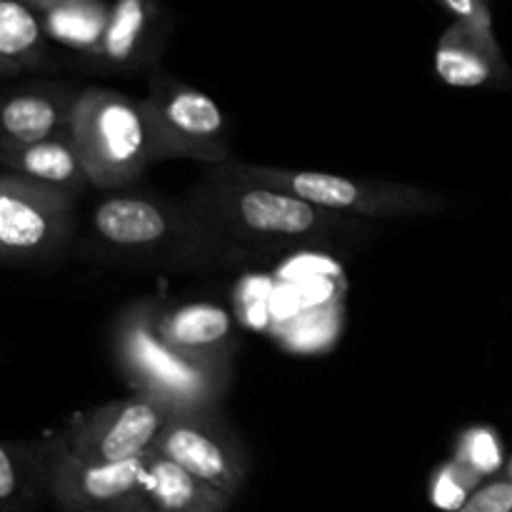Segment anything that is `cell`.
I'll return each mask as SVG.
<instances>
[{"instance_id": "cell-1", "label": "cell", "mask_w": 512, "mask_h": 512, "mask_svg": "<svg viewBox=\"0 0 512 512\" xmlns=\"http://www.w3.org/2000/svg\"><path fill=\"white\" fill-rule=\"evenodd\" d=\"M183 203L195 218L230 250L265 248V245L323 243L360 233L353 218L328 213L273 185L235 175L223 165L205 173Z\"/></svg>"}, {"instance_id": "cell-2", "label": "cell", "mask_w": 512, "mask_h": 512, "mask_svg": "<svg viewBox=\"0 0 512 512\" xmlns=\"http://www.w3.org/2000/svg\"><path fill=\"white\" fill-rule=\"evenodd\" d=\"M158 303L145 300L115 323L113 355L130 393L153 398L170 410L218 408L233 380V363L198 358L165 343L155 328Z\"/></svg>"}, {"instance_id": "cell-3", "label": "cell", "mask_w": 512, "mask_h": 512, "mask_svg": "<svg viewBox=\"0 0 512 512\" xmlns=\"http://www.w3.org/2000/svg\"><path fill=\"white\" fill-rule=\"evenodd\" d=\"M95 240L118 258L155 263H200L233 250L220 243L183 200L113 193L90 215Z\"/></svg>"}, {"instance_id": "cell-4", "label": "cell", "mask_w": 512, "mask_h": 512, "mask_svg": "<svg viewBox=\"0 0 512 512\" xmlns=\"http://www.w3.org/2000/svg\"><path fill=\"white\" fill-rule=\"evenodd\" d=\"M70 138L90 185L100 190L125 188L163 160L143 100L120 90H80L70 118Z\"/></svg>"}, {"instance_id": "cell-5", "label": "cell", "mask_w": 512, "mask_h": 512, "mask_svg": "<svg viewBox=\"0 0 512 512\" xmlns=\"http://www.w3.org/2000/svg\"><path fill=\"white\" fill-rule=\"evenodd\" d=\"M225 170L255 183L273 185L305 203L343 218H413V215H438L448 210V198L423 185L398 183V180L350 178V175L323 173V170H293L275 165H255L225 160Z\"/></svg>"}, {"instance_id": "cell-6", "label": "cell", "mask_w": 512, "mask_h": 512, "mask_svg": "<svg viewBox=\"0 0 512 512\" xmlns=\"http://www.w3.org/2000/svg\"><path fill=\"white\" fill-rule=\"evenodd\" d=\"M140 100L163 160H198L210 168L230 160L228 120L208 93L155 68Z\"/></svg>"}, {"instance_id": "cell-7", "label": "cell", "mask_w": 512, "mask_h": 512, "mask_svg": "<svg viewBox=\"0 0 512 512\" xmlns=\"http://www.w3.org/2000/svg\"><path fill=\"white\" fill-rule=\"evenodd\" d=\"M75 198L15 173L0 175V263L55 258L73 238Z\"/></svg>"}, {"instance_id": "cell-8", "label": "cell", "mask_w": 512, "mask_h": 512, "mask_svg": "<svg viewBox=\"0 0 512 512\" xmlns=\"http://www.w3.org/2000/svg\"><path fill=\"white\" fill-rule=\"evenodd\" d=\"M153 450L233 500L248 480V453L218 408L173 410Z\"/></svg>"}, {"instance_id": "cell-9", "label": "cell", "mask_w": 512, "mask_h": 512, "mask_svg": "<svg viewBox=\"0 0 512 512\" xmlns=\"http://www.w3.org/2000/svg\"><path fill=\"white\" fill-rule=\"evenodd\" d=\"M173 410L153 398L130 393L70 420L55 440L68 453L95 463H125L153 453Z\"/></svg>"}, {"instance_id": "cell-10", "label": "cell", "mask_w": 512, "mask_h": 512, "mask_svg": "<svg viewBox=\"0 0 512 512\" xmlns=\"http://www.w3.org/2000/svg\"><path fill=\"white\" fill-rule=\"evenodd\" d=\"M148 455L125 463H95L68 453L53 435L45 440V490L63 512H100L145 503Z\"/></svg>"}, {"instance_id": "cell-11", "label": "cell", "mask_w": 512, "mask_h": 512, "mask_svg": "<svg viewBox=\"0 0 512 512\" xmlns=\"http://www.w3.org/2000/svg\"><path fill=\"white\" fill-rule=\"evenodd\" d=\"M435 75L453 88L508 85L512 78L495 30H480L460 20H453L440 35Z\"/></svg>"}, {"instance_id": "cell-12", "label": "cell", "mask_w": 512, "mask_h": 512, "mask_svg": "<svg viewBox=\"0 0 512 512\" xmlns=\"http://www.w3.org/2000/svg\"><path fill=\"white\" fill-rule=\"evenodd\" d=\"M78 93L63 85H30L0 95V145H30L70 130Z\"/></svg>"}, {"instance_id": "cell-13", "label": "cell", "mask_w": 512, "mask_h": 512, "mask_svg": "<svg viewBox=\"0 0 512 512\" xmlns=\"http://www.w3.org/2000/svg\"><path fill=\"white\" fill-rule=\"evenodd\" d=\"M163 38V8L155 0H115L108 25L90 60L113 70L150 63Z\"/></svg>"}, {"instance_id": "cell-14", "label": "cell", "mask_w": 512, "mask_h": 512, "mask_svg": "<svg viewBox=\"0 0 512 512\" xmlns=\"http://www.w3.org/2000/svg\"><path fill=\"white\" fill-rule=\"evenodd\" d=\"M0 163L10 173L78 198L90 185L70 130L30 145H0Z\"/></svg>"}, {"instance_id": "cell-15", "label": "cell", "mask_w": 512, "mask_h": 512, "mask_svg": "<svg viewBox=\"0 0 512 512\" xmlns=\"http://www.w3.org/2000/svg\"><path fill=\"white\" fill-rule=\"evenodd\" d=\"M158 335L173 348L198 358L233 363L235 343L230 333V318L225 310L208 303L180 305V308L163 310L158 305L155 313Z\"/></svg>"}, {"instance_id": "cell-16", "label": "cell", "mask_w": 512, "mask_h": 512, "mask_svg": "<svg viewBox=\"0 0 512 512\" xmlns=\"http://www.w3.org/2000/svg\"><path fill=\"white\" fill-rule=\"evenodd\" d=\"M143 498L158 512H230L233 508V498L155 450L148 455Z\"/></svg>"}, {"instance_id": "cell-17", "label": "cell", "mask_w": 512, "mask_h": 512, "mask_svg": "<svg viewBox=\"0 0 512 512\" xmlns=\"http://www.w3.org/2000/svg\"><path fill=\"white\" fill-rule=\"evenodd\" d=\"M38 15L48 40L90 58L105 33L110 5L105 0H53Z\"/></svg>"}, {"instance_id": "cell-18", "label": "cell", "mask_w": 512, "mask_h": 512, "mask_svg": "<svg viewBox=\"0 0 512 512\" xmlns=\"http://www.w3.org/2000/svg\"><path fill=\"white\" fill-rule=\"evenodd\" d=\"M0 60L18 65L20 70L53 65L43 20L25 0H0Z\"/></svg>"}, {"instance_id": "cell-19", "label": "cell", "mask_w": 512, "mask_h": 512, "mask_svg": "<svg viewBox=\"0 0 512 512\" xmlns=\"http://www.w3.org/2000/svg\"><path fill=\"white\" fill-rule=\"evenodd\" d=\"M38 483L45 485V440L43 443H3L0 440V508L30 498Z\"/></svg>"}, {"instance_id": "cell-20", "label": "cell", "mask_w": 512, "mask_h": 512, "mask_svg": "<svg viewBox=\"0 0 512 512\" xmlns=\"http://www.w3.org/2000/svg\"><path fill=\"white\" fill-rule=\"evenodd\" d=\"M455 460H460L463 465H468L473 473H478L483 480L495 478L500 475L505 465V453L503 443H500V435L493 428H485V425H475V428L465 430L458 438L455 445Z\"/></svg>"}, {"instance_id": "cell-21", "label": "cell", "mask_w": 512, "mask_h": 512, "mask_svg": "<svg viewBox=\"0 0 512 512\" xmlns=\"http://www.w3.org/2000/svg\"><path fill=\"white\" fill-rule=\"evenodd\" d=\"M485 480L478 473L463 465L460 460L450 458L448 463L435 470L430 480V500L435 508L445 512H458L465 505V500L483 485Z\"/></svg>"}, {"instance_id": "cell-22", "label": "cell", "mask_w": 512, "mask_h": 512, "mask_svg": "<svg viewBox=\"0 0 512 512\" xmlns=\"http://www.w3.org/2000/svg\"><path fill=\"white\" fill-rule=\"evenodd\" d=\"M458 512H512V480L505 473L485 480Z\"/></svg>"}, {"instance_id": "cell-23", "label": "cell", "mask_w": 512, "mask_h": 512, "mask_svg": "<svg viewBox=\"0 0 512 512\" xmlns=\"http://www.w3.org/2000/svg\"><path fill=\"white\" fill-rule=\"evenodd\" d=\"M438 3L453 15V20L470 23L480 30H495L488 0H438Z\"/></svg>"}, {"instance_id": "cell-24", "label": "cell", "mask_w": 512, "mask_h": 512, "mask_svg": "<svg viewBox=\"0 0 512 512\" xmlns=\"http://www.w3.org/2000/svg\"><path fill=\"white\" fill-rule=\"evenodd\" d=\"M100 512H158L155 508H150L148 503H138V505H125V508H113V510H100Z\"/></svg>"}, {"instance_id": "cell-25", "label": "cell", "mask_w": 512, "mask_h": 512, "mask_svg": "<svg viewBox=\"0 0 512 512\" xmlns=\"http://www.w3.org/2000/svg\"><path fill=\"white\" fill-rule=\"evenodd\" d=\"M18 73H23L18 65L8 63V60H0V78H10V75H18Z\"/></svg>"}, {"instance_id": "cell-26", "label": "cell", "mask_w": 512, "mask_h": 512, "mask_svg": "<svg viewBox=\"0 0 512 512\" xmlns=\"http://www.w3.org/2000/svg\"><path fill=\"white\" fill-rule=\"evenodd\" d=\"M25 3H28L30 8H33V10H38V13H40V10H43L45 5H50V3H53V0H25Z\"/></svg>"}, {"instance_id": "cell-27", "label": "cell", "mask_w": 512, "mask_h": 512, "mask_svg": "<svg viewBox=\"0 0 512 512\" xmlns=\"http://www.w3.org/2000/svg\"><path fill=\"white\" fill-rule=\"evenodd\" d=\"M505 475H508V478L512 480V460L508 463V470H505Z\"/></svg>"}, {"instance_id": "cell-28", "label": "cell", "mask_w": 512, "mask_h": 512, "mask_svg": "<svg viewBox=\"0 0 512 512\" xmlns=\"http://www.w3.org/2000/svg\"><path fill=\"white\" fill-rule=\"evenodd\" d=\"M0 512H10V510H3V508H0Z\"/></svg>"}]
</instances>
